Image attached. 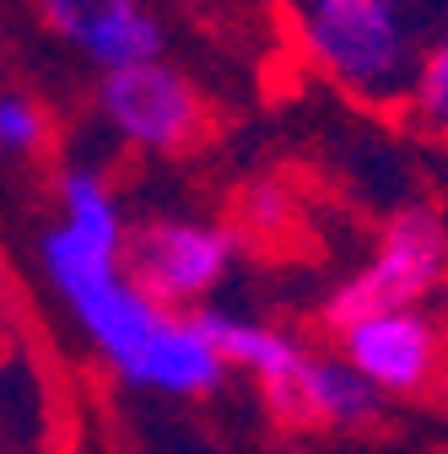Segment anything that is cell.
<instances>
[{
	"mask_svg": "<svg viewBox=\"0 0 448 454\" xmlns=\"http://www.w3.org/2000/svg\"><path fill=\"white\" fill-rule=\"evenodd\" d=\"M448 6L406 0H303L287 12V38L303 66L367 108L406 114L427 49L437 43Z\"/></svg>",
	"mask_w": 448,
	"mask_h": 454,
	"instance_id": "cell-1",
	"label": "cell"
},
{
	"mask_svg": "<svg viewBox=\"0 0 448 454\" xmlns=\"http://www.w3.org/2000/svg\"><path fill=\"white\" fill-rule=\"evenodd\" d=\"M443 281H448V222L432 206H400L383 222L373 260L335 287V298L324 303V319L335 330H346L378 314H400V309H416L427 293H437Z\"/></svg>",
	"mask_w": 448,
	"mask_h": 454,
	"instance_id": "cell-2",
	"label": "cell"
},
{
	"mask_svg": "<svg viewBox=\"0 0 448 454\" xmlns=\"http://www.w3.org/2000/svg\"><path fill=\"white\" fill-rule=\"evenodd\" d=\"M43 260H49V276L60 281V293L71 298V309L81 314V325L92 330V340L108 352V363L120 373H130L167 314L151 309L125 281L120 254H103V249L81 244L71 227H54L43 239Z\"/></svg>",
	"mask_w": 448,
	"mask_h": 454,
	"instance_id": "cell-3",
	"label": "cell"
},
{
	"mask_svg": "<svg viewBox=\"0 0 448 454\" xmlns=\"http://www.w3.org/2000/svg\"><path fill=\"white\" fill-rule=\"evenodd\" d=\"M97 108L125 141L146 152H195L211 141V103L174 66H130L108 71L97 87Z\"/></svg>",
	"mask_w": 448,
	"mask_h": 454,
	"instance_id": "cell-4",
	"label": "cell"
},
{
	"mask_svg": "<svg viewBox=\"0 0 448 454\" xmlns=\"http://www.w3.org/2000/svg\"><path fill=\"white\" fill-rule=\"evenodd\" d=\"M233 239L221 227H195V222H141L125 233L120 270L125 281L151 303V309H184L200 293H211L233 265Z\"/></svg>",
	"mask_w": 448,
	"mask_h": 454,
	"instance_id": "cell-5",
	"label": "cell"
},
{
	"mask_svg": "<svg viewBox=\"0 0 448 454\" xmlns=\"http://www.w3.org/2000/svg\"><path fill=\"white\" fill-rule=\"evenodd\" d=\"M341 352L378 395H427L448 373V335L421 309H400V314L346 325Z\"/></svg>",
	"mask_w": 448,
	"mask_h": 454,
	"instance_id": "cell-6",
	"label": "cell"
},
{
	"mask_svg": "<svg viewBox=\"0 0 448 454\" xmlns=\"http://www.w3.org/2000/svg\"><path fill=\"white\" fill-rule=\"evenodd\" d=\"M265 406L287 427H362L378 417V389L346 357H303L292 379L259 384Z\"/></svg>",
	"mask_w": 448,
	"mask_h": 454,
	"instance_id": "cell-7",
	"label": "cell"
},
{
	"mask_svg": "<svg viewBox=\"0 0 448 454\" xmlns=\"http://www.w3.org/2000/svg\"><path fill=\"white\" fill-rule=\"evenodd\" d=\"M43 22L54 33H66L71 43H81L108 71L151 66L162 49V22L146 6H130V0H49Z\"/></svg>",
	"mask_w": 448,
	"mask_h": 454,
	"instance_id": "cell-8",
	"label": "cell"
},
{
	"mask_svg": "<svg viewBox=\"0 0 448 454\" xmlns=\"http://www.w3.org/2000/svg\"><path fill=\"white\" fill-rule=\"evenodd\" d=\"M221 373H228V363L211 352V340L195 330V319L167 314L162 330L151 335V347L135 357V368L125 379L146 384V389H167V395H205L221 384Z\"/></svg>",
	"mask_w": 448,
	"mask_h": 454,
	"instance_id": "cell-9",
	"label": "cell"
},
{
	"mask_svg": "<svg viewBox=\"0 0 448 454\" xmlns=\"http://www.w3.org/2000/svg\"><path fill=\"white\" fill-rule=\"evenodd\" d=\"M221 233L233 239V249H249V254H282V249H292L297 233H303L297 195H292L282 179H249V184L233 190Z\"/></svg>",
	"mask_w": 448,
	"mask_h": 454,
	"instance_id": "cell-10",
	"label": "cell"
},
{
	"mask_svg": "<svg viewBox=\"0 0 448 454\" xmlns=\"http://www.w3.org/2000/svg\"><path fill=\"white\" fill-rule=\"evenodd\" d=\"M195 330L211 340V352L221 363H238V368H254L259 384H275V379H292L297 363L308 357L303 347H292L287 335H275L265 325H249V319H233V314H189Z\"/></svg>",
	"mask_w": 448,
	"mask_h": 454,
	"instance_id": "cell-11",
	"label": "cell"
},
{
	"mask_svg": "<svg viewBox=\"0 0 448 454\" xmlns=\"http://www.w3.org/2000/svg\"><path fill=\"white\" fill-rule=\"evenodd\" d=\"M60 195H66V216H71L66 227L81 244H92L103 254H120L125 249V222H120V211H114V200H108V190H103L97 174L71 168V174L60 179Z\"/></svg>",
	"mask_w": 448,
	"mask_h": 454,
	"instance_id": "cell-12",
	"label": "cell"
},
{
	"mask_svg": "<svg viewBox=\"0 0 448 454\" xmlns=\"http://www.w3.org/2000/svg\"><path fill=\"white\" fill-rule=\"evenodd\" d=\"M406 120L437 141H448V22L437 33V43L427 49V66L416 76V92L406 103Z\"/></svg>",
	"mask_w": 448,
	"mask_h": 454,
	"instance_id": "cell-13",
	"label": "cell"
},
{
	"mask_svg": "<svg viewBox=\"0 0 448 454\" xmlns=\"http://www.w3.org/2000/svg\"><path fill=\"white\" fill-rule=\"evenodd\" d=\"M0 141L12 152H38L43 146V114L27 98H0Z\"/></svg>",
	"mask_w": 448,
	"mask_h": 454,
	"instance_id": "cell-14",
	"label": "cell"
}]
</instances>
